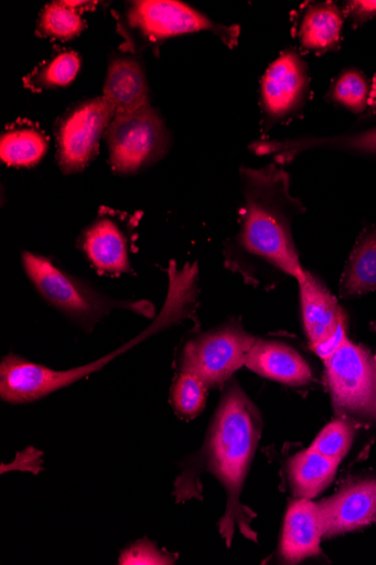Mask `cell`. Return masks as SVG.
<instances>
[{
    "label": "cell",
    "mask_w": 376,
    "mask_h": 565,
    "mask_svg": "<svg viewBox=\"0 0 376 565\" xmlns=\"http://www.w3.org/2000/svg\"><path fill=\"white\" fill-rule=\"evenodd\" d=\"M244 209L238 234L225 248L226 267L248 284L261 285L268 275L299 280L302 267L292 235L293 221L305 212L291 192L281 164L241 169Z\"/></svg>",
    "instance_id": "1"
},
{
    "label": "cell",
    "mask_w": 376,
    "mask_h": 565,
    "mask_svg": "<svg viewBox=\"0 0 376 565\" xmlns=\"http://www.w3.org/2000/svg\"><path fill=\"white\" fill-rule=\"evenodd\" d=\"M226 385L204 446L191 465L192 469H185L178 479L175 491L185 487L201 470L218 479L227 493L219 531L229 547L236 527L246 539L257 542V534L251 530L255 513L243 504L240 495L260 440L262 419L258 407L237 381Z\"/></svg>",
    "instance_id": "2"
},
{
    "label": "cell",
    "mask_w": 376,
    "mask_h": 565,
    "mask_svg": "<svg viewBox=\"0 0 376 565\" xmlns=\"http://www.w3.org/2000/svg\"><path fill=\"white\" fill-rule=\"evenodd\" d=\"M24 271L41 297L87 332L115 310H127L153 319L154 307L147 300H117L69 275L45 256L24 252Z\"/></svg>",
    "instance_id": "3"
},
{
    "label": "cell",
    "mask_w": 376,
    "mask_h": 565,
    "mask_svg": "<svg viewBox=\"0 0 376 565\" xmlns=\"http://www.w3.org/2000/svg\"><path fill=\"white\" fill-rule=\"evenodd\" d=\"M324 362L336 416L376 423V358L347 340Z\"/></svg>",
    "instance_id": "4"
},
{
    "label": "cell",
    "mask_w": 376,
    "mask_h": 565,
    "mask_svg": "<svg viewBox=\"0 0 376 565\" xmlns=\"http://www.w3.org/2000/svg\"><path fill=\"white\" fill-rule=\"evenodd\" d=\"M256 341L233 322L202 333L185 344L181 372L195 375L207 388L222 387L246 365Z\"/></svg>",
    "instance_id": "5"
},
{
    "label": "cell",
    "mask_w": 376,
    "mask_h": 565,
    "mask_svg": "<svg viewBox=\"0 0 376 565\" xmlns=\"http://www.w3.org/2000/svg\"><path fill=\"white\" fill-rule=\"evenodd\" d=\"M112 170L136 174L165 156L169 134L159 114L150 106L117 115L107 128Z\"/></svg>",
    "instance_id": "6"
},
{
    "label": "cell",
    "mask_w": 376,
    "mask_h": 565,
    "mask_svg": "<svg viewBox=\"0 0 376 565\" xmlns=\"http://www.w3.org/2000/svg\"><path fill=\"white\" fill-rule=\"evenodd\" d=\"M131 26L151 42L195 33L212 32L226 44L234 46L239 29L214 23L193 8L174 0H143L131 7L129 14Z\"/></svg>",
    "instance_id": "7"
},
{
    "label": "cell",
    "mask_w": 376,
    "mask_h": 565,
    "mask_svg": "<svg viewBox=\"0 0 376 565\" xmlns=\"http://www.w3.org/2000/svg\"><path fill=\"white\" fill-rule=\"evenodd\" d=\"M115 116L103 97L83 103L66 116L58 129V161L65 173L80 172L89 164Z\"/></svg>",
    "instance_id": "8"
},
{
    "label": "cell",
    "mask_w": 376,
    "mask_h": 565,
    "mask_svg": "<svg viewBox=\"0 0 376 565\" xmlns=\"http://www.w3.org/2000/svg\"><path fill=\"white\" fill-rule=\"evenodd\" d=\"M308 87L305 63L296 50H286L261 79V103L267 119L280 122L294 115L303 106Z\"/></svg>",
    "instance_id": "9"
},
{
    "label": "cell",
    "mask_w": 376,
    "mask_h": 565,
    "mask_svg": "<svg viewBox=\"0 0 376 565\" xmlns=\"http://www.w3.org/2000/svg\"><path fill=\"white\" fill-rule=\"evenodd\" d=\"M318 504L324 521V539L370 525L376 521V479L348 483Z\"/></svg>",
    "instance_id": "10"
},
{
    "label": "cell",
    "mask_w": 376,
    "mask_h": 565,
    "mask_svg": "<svg viewBox=\"0 0 376 565\" xmlns=\"http://www.w3.org/2000/svg\"><path fill=\"white\" fill-rule=\"evenodd\" d=\"M80 248L100 274L131 275L129 238L122 226L110 216L96 220L82 235Z\"/></svg>",
    "instance_id": "11"
},
{
    "label": "cell",
    "mask_w": 376,
    "mask_h": 565,
    "mask_svg": "<svg viewBox=\"0 0 376 565\" xmlns=\"http://www.w3.org/2000/svg\"><path fill=\"white\" fill-rule=\"evenodd\" d=\"M325 529L319 504L310 499H296L289 507L280 544L284 563L297 564L319 555Z\"/></svg>",
    "instance_id": "12"
},
{
    "label": "cell",
    "mask_w": 376,
    "mask_h": 565,
    "mask_svg": "<svg viewBox=\"0 0 376 565\" xmlns=\"http://www.w3.org/2000/svg\"><path fill=\"white\" fill-rule=\"evenodd\" d=\"M297 281L304 330L312 348L329 341L345 315L336 298L314 275L305 270Z\"/></svg>",
    "instance_id": "13"
},
{
    "label": "cell",
    "mask_w": 376,
    "mask_h": 565,
    "mask_svg": "<svg viewBox=\"0 0 376 565\" xmlns=\"http://www.w3.org/2000/svg\"><path fill=\"white\" fill-rule=\"evenodd\" d=\"M255 374L284 385L303 386L312 381L305 359L292 347L257 339L245 365Z\"/></svg>",
    "instance_id": "14"
},
{
    "label": "cell",
    "mask_w": 376,
    "mask_h": 565,
    "mask_svg": "<svg viewBox=\"0 0 376 565\" xmlns=\"http://www.w3.org/2000/svg\"><path fill=\"white\" fill-rule=\"evenodd\" d=\"M259 156L273 158L278 164L293 161L301 153L313 149H334L376 156V127L350 135L332 137H300L292 139L260 140L253 145Z\"/></svg>",
    "instance_id": "15"
},
{
    "label": "cell",
    "mask_w": 376,
    "mask_h": 565,
    "mask_svg": "<svg viewBox=\"0 0 376 565\" xmlns=\"http://www.w3.org/2000/svg\"><path fill=\"white\" fill-rule=\"evenodd\" d=\"M117 115L133 113L149 105V88L141 65L127 57L112 60L101 96Z\"/></svg>",
    "instance_id": "16"
},
{
    "label": "cell",
    "mask_w": 376,
    "mask_h": 565,
    "mask_svg": "<svg viewBox=\"0 0 376 565\" xmlns=\"http://www.w3.org/2000/svg\"><path fill=\"white\" fill-rule=\"evenodd\" d=\"M341 461L312 449L294 455L288 463V478L296 499L312 500L333 482Z\"/></svg>",
    "instance_id": "17"
},
{
    "label": "cell",
    "mask_w": 376,
    "mask_h": 565,
    "mask_svg": "<svg viewBox=\"0 0 376 565\" xmlns=\"http://www.w3.org/2000/svg\"><path fill=\"white\" fill-rule=\"evenodd\" d=\"M343 25V15L335 4L312 6L300 25V42L307 50L325 53L339 44Z\"/></svg>",
    "instance_id": "18"
},
{
    "label": "cell",
    "mask_w": 376,
    "mask_h": 565,
    "mask_svg": "<svg viewBox=\"0 0 376 565\" xmlns=\"http://www.w3.org/2000/svg\"><path fill=\"white\" fill-rule=\"evenodd\" d=\"M376 289V228L368 231L355 246L345 269L341 292L358 297Z\"/></svg>",
    "instance_id": "19"
},
{
    "label": "cell",
    "mask_w": 376,
    "mask_h": 565,
    "mask_svg": "<svg viewBox=\"0 0 376 565\" xmlns=\"http://www.w3.org/2000/svg\"><path fill=\"white\" fill-rule=\"evenodd\" d=\"M46 149V139L37 130L13 129L2 137L0 157L10 167L31 168L43 159Z\"/></svg>",
    "instance_id": "20"
},
{
    "label": "cell",
    "mask_w": 376,
    "mask_h": 565,
    "mask_svg": "<svg viewBox=\"0 0 376 565\" xmlns=\"http://www.w3.org/2000/svg\"><path fill=\"white\" fill-rule=\"evenodd\" d=\"M206 385L195 375L181 372L172 390L175 413L184 419H195L206 405Z\"/></svg>",
    "instance_id": "21"
},
{
    "label": "cell",
    "mask_w": 376,
    "mask_h": 565,
    "mask_svg": "<svg viewBox=\"0 0 376 565\" xmlns=\"http://www.w3.org/2000/svg\"><path fill=\"white\" fill-rule=\"evenodd\" d=\"M41 31L60 40H71L80 34L84 22L75 3H52L47 6L40 19Z\"/></svg>",
    "instance_id": "22"
},
{
    "label": "cell",
    "mask_w": 376,
    "mask_h": 565,
    "mask_svg": "<svg viewBox=\"0 0 376 565\" xmlns=\"http://www.w3.org/2000/svg\"><path fill=\"white\" fill-rule=\"evenodd\" d=\"M368 96L369 85L367 79L356 70L344 72L330 92L333 102L357 115L366 110Z\"/></svg>",
    "instance_id": "23"
},
{
    "label": "cell",
    "mask_w": 376,
    "mask_h": 565,
    "mask_svg": "<svg viewBox=\"0 0 376 565\" xmlns=\"http://www.w3.org/2000/svg\"><path fill=\"white\" fill-rule=\"evenodd\" d=\"M355 436V427L347 420L337 419L320 431L310 449L331 459L342 461Z\"/></svg>",
    "instance_id": "24"
},
{
    "label": "cell",
    "mask_w": 376,
    "mask_h": 565,
    "mask_svg": "<svg viewBox=\"0 0 376 565\" xmlns=\"http://www.w3.org/2000/svg\"><path fill=\"white\" fill-rule=\"evenodd\" d=\"M80 67V60L77 54L64 53L53 58L36 75L34 85L41 87H58L71 84Z\"/></svg>",
    "instance_id": "25"
},
{
    "label": "cell",
    "mask_w": 376,
    "mask_h": 565,
    "mask_svg": "<svg viewBox=\"0 0 376 565\" xmlns=\"http://www.w3.org/2000/svg\"><path fill=\"white\" fill-rule=\"evenodd\" d=\"M178 556L160 550L147 537L137 541L122 551L120 564H174Z\"/></svg>",
    "instance_id": "26"
},
{
    "label": "cell",
    "mask_w": 376,
    "mask_h": 565,
    "mask_svg": "<svg viewBox=\"0 0 376 565\" xmlns=\"http://www.w3.org/2000/svg\"><path fill=\"white\" fill-rule=\"evenodd\" d=\"M346 332L347 320L346 317H344L340 323L336 333L329 341L312 347L311 349L322 359V361H326V359H329L336 351H339L342 348V345L348 340Z\"/></svg>",
    "instance_id": "27"
},
{
    "label": "cell",
    "mask_w": 376,
    "mask_h": 565,
    "mask_svg": "<svg viewBox=\"0 0 376 565\" xmlns=\"http://www.w3.org/2000/svg\"><path fill=\"white\" fill-rule=\"evenodd\" d=\"M346 13L356 22L364 23L376 18V0H355L346 4Z\"/></svg>",
    "instance_id": "28"
},
{
    "label": "cell",
    "mask_w": 376,
    "mask_h": 565,
    "mask_svg": "<svg viewBox=\"0 0 376 565\" xmlns=\"http://www.w3.org/2000/svg\"><path fill=\"white\" fill-rule=\"evenodd\" d=\"M372 328L376 332V323L372 324Z\"/></svg>",
    "instance_id": "29"
}]
</instances>
